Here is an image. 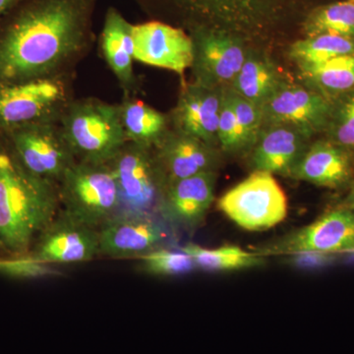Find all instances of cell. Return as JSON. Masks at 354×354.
<instances>
[{
    "instance_id": "6da1fadb",
    "label": "cell",
    "mask_w": 354,
    "mask_h": 354,
    "mask_svg": "<svg viewBox=\"0 0 354 354\" xmlns=\"http://www.w3.org/2000/svg\"><path fill=\"white\" fill-rule=\"evenodd\" d=\"M95 0H28L0 28V84L69 73L92 39Z\"/></svg>"
},
{
    "instance_id": "7a4b0ae2",
    "label": "cell",
    "mask_w": 354,
    "mask_h": 354,
    "mask_svg": "<svg viewBox=\"0 0 354 354\" xmlns=\"http://www.w3.org/2000/svg\"><path fill=\"white\" fill-rule=\"evenodd\" d=\"M59 209L57 184L31 174L8 143L0 144V249L29 254Z\"/></svg>"
},
{
    "instance_id": "3957f363",
    "label": "cell",
    "mask_w": 354,
    "mask_h": 354,
    "mask_svg": "<svg viewBox=\"0 0 354 354\" xmlns=\"http://www.w3.org/2000/svg\"><path fill=\"white\" fill-rule=\"evenodd\" d=\"M58 122L77 162L106 165L127 142L118 104L95 97L72 100Z\"/></svg>"
},
{
    "instance_id": "277c9868",
    "label": "cell",
    "mask_w": 354,
    "mask_h": 354,
    "mask_svg": "<svg viewBox=\"0 0 354 354\" xmlns=\"http://www.w3.org/2000/svg\"><path fill=\"white\" fill-rule=\"evenodd\" d=\"M60 209L100 230L121 208L120 190L108 165L77 162L57 184Z\"/></svg>"
},
{
    "instance_id": "5b68a950",
    "label": "cell",
    "mask_w": 354,
    "mask_h": 354,
    "mask_svg": "<svg viewBox=\"0 0 354 354\" xmlns=\"http://www.w3.org/2000/svg\"><path fill=\"white\" fill-rule=\"evenodd\" d=\"M72 100L69 73L0 84V133L59 120Z\"/></svg>"
},
{
    "instance_id": "8992f818",
    "label": "cell",
    "mask_w": 354,
    "mask_h": 354,
    "mask_svg": "<svg viewBox=\"0 0 354 354\" xmlns=\"http://www.w3.org/2000/svg\"><path fill=\"white\" fill-rule=\"evenodd\" d=\"M218 208L243 230L260 232L285 220L288 199L272 174L254 171L218 200Z\"/></svg>"
},
{
    "instance_id": "52a82bcc",
    "label": "cell",
    "mask_w": 354,
    "mask_h": 354,
    "mask_svg": "<svg viewBox=\"0 0 354 354\" xmlns=\"http://www.w3.org/2000/svg\"><path fill=\"white\" fill-rule=\"evenodd\" d=\"M106 165L120 190V212L158 215L165 184L153 148L127 141Z\"/></svg>"
},
{
    "instance_id": "ba28073f",
    "label": "cell",
    "mask_w": 354,
    "mask_h": 354,
    "mask_svg": "<svg viewBox=\"0 0 354 354\" xmlns=\"http://www.w3.org/2000/svg\"><path fill=\"white\" fill-rule=\"evenodd\" d=\"M58 120L32 123L7 132V143L31 174L58 184L77 162Z\"/></svg>"
},
{
    "instance_id": "9c48e42d",
    "label": "cell",
    "mask_w": 354,
    "mask_h": 354,
    "mask_svg": "<svg viewBox=\"0 0 354 354\" xmlns=\"http://www.w3.org/2000/svg\"><path fill=\"white\" fill-rule=\"evenodd\" d=\"M100 256L139 259L174 237L172 227L158 215L120 212L99 230Z\"/></svg>"
},
{
    "instance_id": "30bf717a",
    "label": "cell",
    "mask_w": 354,
    "mask_h": 354,
    "mask_svg": "<svg viewBox=\"0 0 354 354\" xmlns=\"http://www.w3.org/2000/svg\"><path fill=\"white\" fill-rule=\"evenodd\" d=\"M30 254L53 266L88 262L100 256L99 230L59 209L37 237Z\"/></svg>"
},
{
    "instance_id": "8fae6325",
    "label": "cell",
    "mask_w": 354,
    "mask_h": 354,
    "mask_svg": "<svg viewBox=\"0 0 354 354\" xmlns=\"http://www.w3.org/2000/svg\"><path fill=\"white\" fill-rule=\"evenodd\" d=\"M354 252V211L339 206L314 223L266 249L267 254H349Z\"/></svg>"
},
{
    "instance_id": "7c38bea8",
    "label": "cell",
    "mask_w": 354,
    "mask_h": 354,
    "mask_svg": "<svg viewBox=\"0 0 354 354\" xmlns=\"http://www.w3.org/2000/svg\"><path fill=\"white\" fill-rule=\"evenodd\" d=\"M334 101L311 88L283 84L263 104V125H290L308 134L325 132Z\"/></svg>"
},
{
    "instance_id": "4fadbf2b",
    "label": "cell",
    "mask_w": 354,
    "mask_h": 354,
    "mask_svg": "<svg viewBox=\"0 0 354 354\" xmlns=\"http://www.w3.org/2000/svg\"><path fill=\"white\" fill-rule=\"evenodd\" d=\"M134 60L183 75L194 60V44L178 28L152 21L133 25Z\"/></svg>"
},
{
    "instance_id": "5bb4252c",
    "label": "cell",
    "mask_w": 354,
    "mask_h": 354,
    "mask_svg": "<svg viewBox=\"0 0 354 354\" xmlns=\"http://www.w3.org/2000/svg\"><path fill=\"white\" fill-rule=\"evenodd\" d=\"M191 38L195 82L216 88L232 84L247 57L241 41L227 32L206 29L196 30Z\"/></svg>"
},
{
    "instance_id": "9a60e30c",
    "label": "cell",
    "mask_w": 354,
    "mask_h": 354,
    "mask_svg": "<svg viewBox=\"0 0 354 354\" xmlns=\"http://www.w3.org/2000/svg\"><path fill=\"white\" fill-rule=\"evenodd\" d=\"M215 183L211 171L169 184L158 203V216L172 228L196 230L214 201Z\"/></svg>"
},
{
    "instance_id": "2e32d148",
    "label": "cell",
    "mask_w": 354,
    "mask_h": 354,
    "mask_svg": "<svg viewBox=\"0 0 354 354\" xmlns=\"http://www.w3.org/2000/svg\"><path fill=\"white\" fill-rule=\"evenodd\" d=\"M153 149L165 188L181 179L214 171L216 165L213 145L174 129Z\"/></svg>"
},
{
    "instance_id": "e0dca14e",
    "label": "cell",
    "mask_w": 354,
    "mask_h": 354,
    "mask_svg": "<svg viewBox=\"0 0 354 354\" xmlns=\"http://www.w3.org/2000/svg\"><path fill=\"white\" fill-rule=\"evenodd\" d=\"M221 101L220 88L195 81L187 84L181 90L176 106L169 116L172 129L215 145Z\"/></svg>"
},
{
    "instance_id": "ac0fdd59",
    "label": "cell",
    "mask_w": 354,
    "mask_h": 354,
    "mask_svg": "<svg viewBox=\"0 0 354 354\" xmlns=\"http://www.w3.org/2000/svg\"><path fill=\"white\" fill-rule=\"evenodd\" d=\"M290 176L329 189L348 188L354 179V156L321 140L307 147Z\"/></svg>"
},
{
    "instance_id": "d6986e66",
    "label": "cell",
    "mask_w": 354,
    "mask_h": 354,
    "mask_svg": "<svg viewBox=\"0 0 354 354\" xmlns=\"http://www.w3.org/2000/svg\"><path fill=\"white\" fill-rule=\"evenodd\" d=\"M310 138L308 134L290 125H269L261 130L251 155L254 171L290 176L309 146Z\"/></svg>"
},
{
    "instance_id": "ffe728a7",
    "label": "cell",
    "mask_w": 354,
    "mask_h": 354,
    "mask_svg": "<svg viewBox=\"0 0 354 354\" xmlns=\"http://www.w3.org/2000/svg\"><path fill=\"white\" fill-rule=\"evenodd\" d=\"M101 48L104 60L124 91V95L134 94L137 79L133 68V25L115 9L111 8L106 13L102 31Z\"/></svg>"
},
{
    "instance_id": "44dd1931",
    "label": "cell",
    "mask_w": 354,
    "mask_h": 354,
    "mask_svg": "<svg viewBox=\"0 0 354 354\" xmlns=\"http://www.w3.org/2000/svg\"><path fill=\"white\" fill-rule=\"evenodd\" d=\"M118 108L128 142L153 148L171 130L169 116L133 95H124Z\"/></svg>"
},
{
    "instance_id": "7402d4cb",
    "label": "cell",
    "mask_w": 354,
    "mask_h": 354,
    "mask_svg": "<svg viewBox=\"0 0 354 354\" xmlns=\"http://www.w3.org/2000/svg\"><path fill=\"white\" fill-rule=\"evenodd\" d=\"M283 84L278 69L268 58L259 55H247L241 71L232 81V90L262 108Z\"/></svg>"
},
{
    "instance_id": "603a6c76",
    "label": "cell",
    "mask_w": 354,
    "mask_h": 354,
    "mask_svg": "<svg viewBox=\"0 0 354 354\" xmlns=\"http://www.w3.org/2000/svg\"><path fill=\"white\" fill-rule=\"evenodd\" d=\"M300 68L310 88L332 101L354 92V55Z\"/></svg>"
},
{
    "instance_id": "cb8c5ba5",
    "label": "cell",
    "mask_w": 354,
    "mask_h": 354,
    "mask_svg": "<svg viewBox=\"0 0 354 354\" xmlns=\"http://www.w3.org/2000/svg\"><path fill=\"white\" fill-rule=\"evenodd\" d=\"M180 249L192 258L197 269L205 271H235L264 264V258L260 253L248 252L239 246L209 249L187 243Z\"/></svg>"
},
{
    "instance_id": "d4e9b609",
    "label": "cell",
    "mask_w": 354,
    "mask_h": 354,
    "mask_svg": "<svg viewBox=\"0 0 354 354\" xmlns=\"http://www.w3.org/2000/svg\"><path fill=\"white\" fill-rule=\"evenodd\" d=\"M290 55L300 67L324 64L334 58L354 55V39L330 34L307 37L291 46Z\"/></svg>"
},
{
    "instance_id": "484cf974",
    "label": "cell",
    "mask_w": 354,
    "mask_h": 354,
    "mask_svg": "<svg viewBox=\"0 0 354 354\" xmlns=\"http://www.w3.org/2000/svg\"><path fill=\"white\" fill-rule=\"evenodd\" d=\"M307 37L330 34L354 39V1L344 0L318 7L304 23Z\"/></svg>"
},
{
    "instance_id": "4316f807",
    "label": "cell",
    "mask_w": 354,
    "mask_h": 354,
    "mask_svg": "<svg viewBox=\"0 0 354 354\" xmlns=\"http://www.w3.org/2000/svg\"><path fill=\"white\" fill-rule=\"evenodd\" d=\"M138 260L142 272L156 277H174L187 274L197 269L194 261L179 249L160 247L147 253Z\"/></svg>"
},
{
    "instance_id": "83f0119b",
    "label": "cell",
    "mask_w": 354,
    "mask_h": 354,
    "mask_svg": "<svg viewBox=\"0 0 354 354\" xmlns=\"http://www.w3.org/2000/svg\"><path fill=\"white\" fill-rule=\"evenodd\" d=\"M325 133L326 139L354 156V92L335 100Z\"/></svg>"
},
{
    "instance_id": "f1b7e54d",
    "label": "cell",
    "mask_w": 354,
    "mask_h": 354,
    "mask_svg": "<svg viewBox=\"0 0 354 354\" xmlns=\"http://www.w3.org/2000/svg\"><path fill=\"white\" fill-rule=\"evenodd\" d=\"M0 274L13 279H32L59 276L62 272L55 269V266L46 264L29 253L0 259Z\"/></svg>"
},
{
    "instance_id": "f546056e",
    "label": "cell",
    "mask_w": 354,
    "mask_h": 354,
    "mask_svg": "<svg viewBox=\"0 0 354 354\" xmlns=\"http://www.w3.org/2000/svg\"><path fill=\"white\" fill-rule=\"evenodd\" d=\"M218 142H220L223 150L227 152H237L248 147L225 92H223V101L218 118Z\"/></svg>"
},
{
    "instance_id": "4dcf8cb0",
    "label": "cell",
    "mask_w": 354,
    "mask_h": 354,
    "mask_svg": "<svg viewBox=\"0 0 354 354\" xmlns=\"http://www.w3.org/2000/svg\"><path fill=\"white\" fill-rule=\"evenodd\" d=\"M232 109L241 125L248 147L253 146L260 135L263 125L262 111L260 106L247 101L234 91H225Z\"/></svg>"
},
{
    "instance_id": "1f68e13d",
    "label": "cell",
    "mask_w": 354,
    "mask_h": 354,
    "mask_svg": "<svg viewBox=\"0 0 354 354\" xmlns=\"http://www.w3.org/2000/svg\"><path fill=\"white\" fill-rule=\"evenodd\" d=\"M22 1L23 0H0V22Z\"/></svg>"
},
{
    "instance_id": "d6a6232c",
    "label": "cell",
    "mask_w": 354,
    "mask_h": 354,
    "mask_svg": "<svg viewBox=\"0 0 354 354\" xmlns=\"http://www.w3.org/2000/svg\"><path fill=\"white\" fill-rule=\"evenodd\" d=\"M342 206L353 209L354 211V179L348 188V194L341 203Z\"/></svg>"
},
{
    "instance_id": "836d02e7",
    "label": "cell",
    "mask_w": 354,
    "mask_h": 354,
    "mask_svg": "<svg viewBox=\"0 0 354 354\" xmlns=\"http://www.w3.org/2000/svg\"><path fill=\"white\" fill-rule=\"evenodd\" d=\"M349 255L353 256V257H354V252L351 253V254H349Z\"/></svg>"
},
{
    "instance_id": "e575fe53",
    "label": "cell",
    "mask_w": 354,
    "mask_h": 354,
    "mask_svg": "<svg viewBox=\"0 0 354 354\" xmlns=\"http://www.w3.org/2000/svg\"><path fill=\"white\" fill-rule=\"evenodd\" d=\"M353 1H354V0H353Z\"/></svg>"
}]
</instances>
